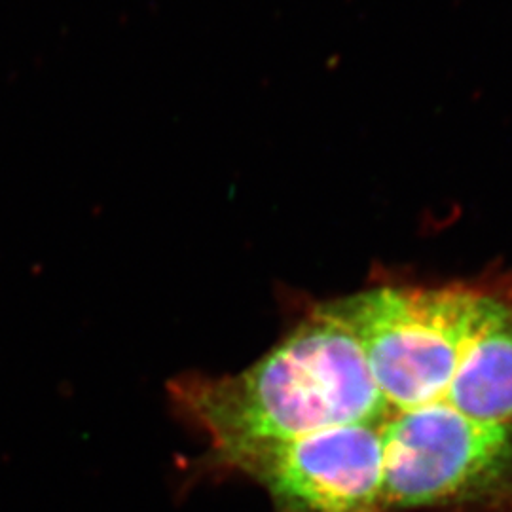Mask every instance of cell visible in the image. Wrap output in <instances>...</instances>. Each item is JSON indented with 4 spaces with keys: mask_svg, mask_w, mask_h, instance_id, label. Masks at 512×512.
<instances>
[{
    "mask_svg": "<svg viewBox=\"0 0 512 512\" xmlns=\"http://www.w3.org/2000/svg\"><path fill=\"white\" fill-rule=\"evenodd\" d=\"M173 391L220 456L344 425H380L393 414L336 302L311 311L251 368L224 378H184Z\"/></svg>",
    "mask_w": 512,
    "mask_h": 512,
    "instance_id": "obj_1",
    "label": "cell"
},
{
    "mask_svg": "<svg viewBox=\"0 0 512 512\" xmlns=\"http://www.w3.org/2000/svg\"><path fill=\"white\" fill-rule=\"evenodd\" d=\"M486 293L456 283L380 287L336 300L393 414L446 399Z\"/></svg>",
    "mask_w": 512,
    "mask_h": 512,
    "instance_id": "obj_2",
    "label": "cell"
},
{
    "mask_svg": "<svg viewBox=\"0 0 512 512\" xmlns=\"http://www.w3.org/2000/svg\"><path fill=\"white\" fill-rule=\"evenodd\" d=\"M384 511L482 501L512 480V427L486 425L446 401L395 412L380 425Z\"/></svg>",
    "mask_w": 512,
    "mask_h": 512,
    "instance_id": "obj_3",
    "label": "cell"
},
{
    "mask_svg": "<svg viewBox=\"0 0 512 512\" xmlns=\"http://www.w3.org/2000/svg\"><path fill=\"white\" fill-rule=\"evenodd\" d=\"M380 425L357 423L251 444L222 459L258 480L275 512H384Z\"/></svg>",
    "mask_w": 512,
    "mask_h": 512,
    "instance_id": "obj_4",
    "label": "cell"
},
{
    "mask_svg": "<svg viewBox=\"0 0 512 512\" xmlns=\"http://www.w3.org/2000/svg\"><path fill=\"white\" fill-rule=\"evenodd\" d=\"M444 401L469 420L512 427V294L484 296Z\"/></svg>",
    "mask_w": 512,
    "mask_h": 512,
    "instance_id": "obj_5",
    "label": "cell"
}]
</instances>
